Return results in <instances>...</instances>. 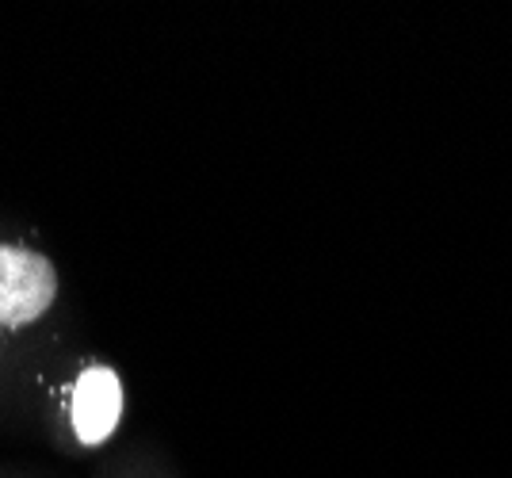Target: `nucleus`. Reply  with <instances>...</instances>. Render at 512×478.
Listing matches in <instances>:
<instances>
[{
	"label": "nucleus",
	"mask_w": 512,
	"mask_h": 478,
	"mask_svg": "<svg viewBox=\"0 0 512 478\" xmlns=\"http://www.w3.org/2000/svg\"><path fill=\"white\" fill-rule=\"evenodd\" d=\"M58 295L54 264L16 245H0V326L16 329L43 318Z\"/></svg>",
	"instance_id": "nucleus-1"
},
{
	"label": "nucleus",
	"mask_w": 512,
	"mask_h": 478,
	"mask_svg": "<svg viewBox=\"0 0 512 478\" xmlns=\"http://www.w3.org/2000/svg\"><path fill=\"white\" fill-rule=\"evenodd\" d=\"M123 417V383L111 368H88L73 387V429L81 444H104Z\"/></svg>",
	"instance_id": "nucleus-2"
}]
</instances>
